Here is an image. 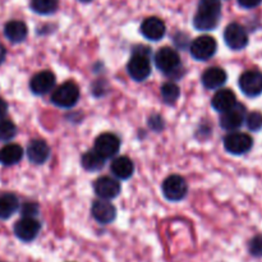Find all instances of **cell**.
<instances>
[{
  "label": "cell",
  "instance_id": "8fae6325",
  "mask_svg": "<svg viewBox=\"0 0 262 262\" xmlns=\"http://www.w3.org/2000/svg\"><path fill=\"white\" fill-rule=\"evenodd\" d=\"M120 148V140L113 133H102L95 141V151L107 159L117 155Z\"/></svg>",
  "mask_w": 262,
  "mask_h": 262
},
{
  "label": "cell",
  "instance_id": "1f68e13d",
  "mask_svg": "<svg viewBox=\"0 0 262 262\" xmlns=\"http://www.w3.org/2000/svg\"><path fill=\"white\" fill-rule=\"evenodd\" d=\"M7 112H8L7 102H5L3 99H0V120L4 119V117L7 115Z\"/></svg>",
  "mask_w": 262,
  "mask_h": 262
},
{
  "label": "cell",
  "instance_id": "ba28073f",
  "mask_svg": "<svg viewBox=\"0 0 262 262\" xmlns=\"http://www.w3.org/2000/svg\"><path fill=\"white\" fill-rule=\"evenodd\" d=\"M224 40L232 50H242L247 46L248 35L241 25L230 23L224 31Z\"/></svg>",
  "mask_w": 262,
  "mask_h": 262
},
{
  "label": "cell",
  "instance_id": "f1b7e54d",
  "mask_svg": "<svg viewBox=\"0 0 262 262\" xmlns=\"http://www.w3.org/2000/svg\"><path fill=\"white\" fill-rule=\"evenodd\" d=\"M248 248H250L251 255L256 256V257L262 256V235L258 234L256 237H253L252 241L250 242Z\"/></svg>",
  "mask_w": 262,
  "mask_h": 262
},
{
  "label": "cell",
  "instance_id": "5bb4252c",
  "mask_svg": "<svg viewBox=\"0 0 262 262\" xmlns=\"http://www.w3.org/2000/svg\"><path fill=\"white\" fill-rule=\"evenodd\" d=\"M55 81L56 79L53 72H38V73L35 74V76L32 77V79H31L30 89L35 95H45L53 90Z\"/></svg>",
  "mask_w": 262,
  "mask_h": 262
},
{
  "label": "cell",
  "instance_id": "836d02e7",
  "mask_svg": "<svg viewBox=\"0 0 262 262\" xmlns=\"http://www.w3.org/2000/svg\"><path fill=\"white\" fill-rule=\"evenodd\" d=\"M79 2H82V3H90V2H91V0H79Z\"/></svg>",
  "mask_w": 262,
  "mask_h": 262
},
{
  "label": "cell",
  "instance_id": "52a82bcc",
  "mask_svg": "<svg viewBox=\"0 0 262 262\" xmlns=\"http://www.w3.org/2000/svg\"><path fill=\"white\" fill-rule=\"evenodd\" d=\"M163 193L169 201H181L186 197L188 192V186H187L184 178L181 176H170L164 181L163 183Z\"/></svg>",
  "mask_w": 262,
  "mask_h": 262
},
{
  "label": "cell",
  "instance_id": "8992f818",
  "mask_svg": "<svg viewBox=\"0 0 262 262\" xmlns=\"http://www.w3.org/2000/svg\"><path fill=\"white\" fill-rule=\"evenodd\" d=\"M252 138L247 133L233 132L224 138V147L233 155H243L252 147Z\"/></svg>",
  "mask_w": 262,
  "mask_h": 262
},
{
  "label": "cell",
  "instance_id": "2e32d148",
  "mask_svg": "<svg viewBox=\"0 0 262 262\" xmlns=\"http://www.w3.org/2000/svg\"><path fill=\"white\" fill-rule=\"evenodd\" d=\"M91 212L94 219L100 224H110L117 217V209L114 207V205L105 200L94 202Z\"/></svg>",
  "mask_w": 262,
  "mask_h": 262
},
{
  "label": "cell",
  "instance_id": "5b68a950",
  "mask_svg": "<svg viewBox=\"0 0 262 262\" xmlns=\"http://www.w3.org/2000/svg\"><path fill=\"white\" fill-rule=\"evenodd\" d=\"M155 64L159 71L165 74H171L181 67V56L174 49L163 48L156 53Z\"/></svg>",
  "mask_w": 262,
  "mask_h": 262
},
{
  "label": "cell",
  "instance_id": "9a60e30c",
  "mask_svg": "<svg viewBox=\"0 0 262 262\" xmlns=\"http://www.w3.org/2000/svg\"><path fill=\"white\" fill-rule=\"evenodd\" d=\"M166 27L165 23L158 17L146 18L141 25V33L145 36L147 40L159 41L165 36Z\"/></svg>",
  "mask_w": 262,
  "mask_h": 262
},
{
  "label": "cell",
  "instance_id": "d4e9b609",
  "mask_svg": "<svg viewBox=\"0 0 262 262\" xmlns=\"http://www.w3.org/2000/svg\"><path fill=\"white\" fill-rule=\"evenodd\" d=\"M31 9L37 14H53L58 9V0H31Z\"/></svg>",
  "mask_w": 262,
  "mask_h": 262
},
{
  "label": "cell",
  "instance_id": "d6a6232c",
  "mask_svg": "<svg viewBox=\"0 0 262 262\" xmlns=\"http://www.w3.org/2000/svg\"><path fill=\"white\" fill-rule=\"evenodd\" d=\"M5 56H7V50H5L4 46L0 43V64L5 60Z\"/></svg>",
  "mask_w": 262,
  "mask_h": 262
},
{
  "label": "cell",
  "instance_id": "6da1fadb",
  "mask_svg": "<svg viewBox=\"0 0 262 262\" xmlns=\"http://www.w3.org/2000/svg\"><path fill=\"white\" fill-rule=\"evenodd\" d=\"M222 4L219 0H200L199 10L193 18V26L199 31H211L219 25Z\"/></svg>",
  "mask_w": 262,
  "mask_h": 262
},
{
  "label": "cell",
  "instance_id": "44dd1931",
  "mask_svg": "<svg viewBox=\"0 0 262 262\" xmlns=\"http://www.w3.org/2000/svg\"><path fill=\"white\" fill-rule=\"evenodd\" d=\"M27 26L22 20H10L4 27V35L10 42H22L27 37Z\"/></svg>",
  "mask_w": 262,
  "mask_h": 262
},
{
  "label": "cell",
  "instance_id": "e0dca14e",
  "mask_svg": "<svg viewBox=\"0 0 262 262\" xmlns=\"http://www.w3.org/2000/svg\"><path fill=\"white\" fill-rule=\"evenodd\" d=\"M49 156H50V147L46 145L45 141L33 140L27 146V158L32 164L41 165L48 160Z\"/></svg>",
  "mask_w": 262,
  "mask_h": 262
},
{
  "label": "cell",
  "instance_id": "cb8c5ba5",
  "mask_svg": "<svg viewBox=\"0 0 262 262\" xmlns=\"http://www.w3.org/2000/svg\"><path fill=\"white\" fill-rule=\"evenodd\" d=\"M105 161L106 159L102 158L100 154H97L96 151H87L83 156H82V166H83L86 170L89 171H97L100 169L104 168Z\"/></svg>",
  "mask_w": 262,
  "mask_h": 262
},
{
  "label": "cell",
  "instance_id": "484cf974",
  "mask_svg": "<svg viewBox=\"0 0 262 262\" xmlns=\"http://www.w3.org/2000/svg\"><path fill=\"white\" fill-rule=\"evenodd\" d=\"M160 91H161V97H163V100L169 105L176 104L177 100H178L179 96H181V90H179V87L177 86L176 83H171V82H168V83L163 84Z\"/></svg>",
  "mask_w": 262,
  "mask_h": 262
},
{
  "label": "cell",
  "instance_id": "83f0119b",
  "mask_svg": "<svg viewBox=\"0 0 262 262\" xmlns=\"http://www.w3.org/2000/svg\"><path fill=\"white\" fill-rule=\"evenodd\" d=\"M246 123H247L248 129L252 132H257L262 129V114L258 112H252L246 118Z\"/></svg>",
  "mask_w": 262,
  "mask_h": 262
},
{
  "label": "cell",
  "instance_id": "277c9868",
  "mask_svg": "<svg viewBox=\"0 0 262 262\" xmlns=\"http://www.w3.org/2000/svg\"><path fill=\"white\" fill-rule=\"evenodd\" d=\"M217 43L214 37H211V36H200L196 40H193L189 50H191V55L196 60L205 61L209 60L210 58L215 55Z\"/></svg>",
  "mask_w": 262,
  "mask_h": 262
},
{
  "label": "cell",
  "instance_id": "30bf717a",
  "mask_svg": "<svg viewBox=\"0 0 262 262\" xmlns=\"http://www.w3.org/2000/svg\"><path fill=\"white\" fill-rule=\"evenodd\" d=\"M40 229V222H37L35 217H22L14 225L15 235L18 239L23 241V242H31L35 239Z\"/></svg>",
  "mask_w": 262,
  "mask_h": 262
},
{
  "label": "cell",
  "instance_id": "3957f363",
  "mask_svg": "<svg viewBox=\"0 0 262 262\" xmlns=\"http://www.w3.org/2000/svg\"><path fill=\"white\" fill-rule=\"evenodd\" d=\"M79 100V89L74 82L68 81L58 87L51 95V101L54 105L59 107H69L74 106Z\"/></svg>",
  "mask_w": 262,
  "mask_h": 262
},
{
  "label": "cell",
  "instance_id": "ac0fdd59",
  "mask_svg": "<svg viewBox=\"0 0 262 262\" xmlns=\"http://www.w3.org/2000/svg\"><path fill=\"white\" fill-rule=\"evenodd\" d=\"M211 105L216 112L225 113L237 105V97H235L234 92L230 91V90H219V91L214 95V97H212Z\"/></svg>",
  "mask_w": 262,
  "mask_h": 262
},
{
  "label": "cell",
  "instance_id": "9c48e42d",
  "mask_svg": "<svg viewBox=\"0 0 262 262\" xmlns=\"http://www.w3.org/2000/svg\"><path fill=\"white\" fill-rule=\"evenodd\" d=\"M239 87L245 95L256 97L262 94V73L258 71H247L241 76Z\"/></svg>",
  "mask_w": 262,
  "mask_h": 262
},
{
  "label": "cell",
  "instance_id": "ffe728a7",
  "mask_svg": "<svg viewBox=\"0 0 262 262\" xmlns=\"http://www.w3.org/2000/svg\"><path fill=\"white\" fill-rule=\"evenodd\" d=\"M112 173L114 174L117 178L119 179H128L133 176V171H135V164L127 156H119V158L114 159L112 163Z\"/></svg>",
  "mask_w": 262,
  "mask_h": 262
},
{
  "label": "cell",
  "instance_id": "4316f807",
  "mask_svg": "<svg viewBox=\"0 0 262 262\" xmlns=\"http://www.w3.org/2000/svg\"><path fill=\"white\" fill-rule=\"evenodd\" d=\"M17 135V127L13 122L8 119L0 120V141L7 142V141L13 140Z\"/></svg>",
  "mask_w": 262,
  "mask_h": 262
},
{
  "label": "cell",
  "instance_id": "4dcf8cb0",
  "mask_svg": "<svg viewBox=\"0 0 262 262\" xmlns=\"http://www.w3.org/2000/svg\"><path fill=\"white\" fill-rule=\"evenodd\" d=\"M261 2L262 0H238V3H239L243 8H247V9L257 7V5L261 4Z\"/></svg>",
  "mask_w": 262,
  "mask_h": 262
},
{
  "label": "cell",
  "instance_id": "4fadbf2b",
  "mask_svg": "<svg viewBox=\"0 0 262 262\" xmlns=\"http://www.w3.org/2000/svg\"><path fill=\"white\" fill-rule=\"evenodd\" d=\"M95 193L102 200H113L120 193V184L110 177H101L94 184Z\"/></svg>",
  "mask_w": 262,
  "mask_h": 262
},
{
  "label": "cell",
  "instance_id": "7402d4cb",
  "mask_svg": "<svg viewBox=\"0 0 262 262\" xmlns=\"http://www.w3.org/2000/svg\"><path fill=\"white\" fill-rule=\"evenodd\" d=\"M22 156V147L15 145V143H10V145H7L3 148H0V163L3 165H14V164L19 163Z\"/></svg>",
  "mask_w": 262,
  "mask_h": 262
},
{
  "label": "cell",
  "instance_id": "7a4b0ae2",
  "mask_svg": "<svg viewBox=\"0 0 262 262\" xmlns=\"http://www.w3.org/2000/svg\"><path fill=\"white\" fill-rule=\"evenodd\" d=\"M148 55H150V51L143 46H141L138 50H135L133 56L127 64V71L130 78L137 82H142L148 78L151 74V63L148 60Z\"/></svg>",
  "mask_w": 262,
  "mask_h": 262
},
{
  "label": "cell",
  "instance_id": "f546056e",
  "mask_svg": "<svg viewBox=\"0 0 262 262\" xmlns=\"http://www.w3.org/2000/svg\"><path fill=\"white\" fill-rule=\"evenodd\" d=\"M20 214L23 217H35L38 214V206L35 202H27L20 209Z\"/></svg>",
  "mask_w": 262,
  "mask_h": 262
},
{
  "label": "cell",
  "instance_id": "603a6c76",
  "mask_svg": "<svg viewBox=\"0 0 262 262\" xmlns=\"http://www.w3.org/2000/svg\"><path fill=\"white\" fill-rule=\"evenodd\" d=\"M18 199L12 193L0 196V219H8L18 210Z\"/></svg>",
  "mask_w": 262,
  "mask_h": 262
},
{
  "label": "cell",
  "instance_id": "7c38bea8",
  "mask_svg": "<svg viewBox=\"0 0 262 262\" xmlns=\"http://www.w3.org/2000/svg\"><path fill=\"white\" fill-rule=\"evenodd\" d=\"M246 109L243 105L237 104L228 112L222 113L220 117V125L225 130H235L245 123Z\"/></svg>",
  "mask_w": 262,
  "mask_h": 262
},
{
  "label": "cell",
  "instance_id": "d6986e66",
  "mask_svg": "<svg viewBox=\"0 0 262 262\" xmlns=\"http://www.w3.org/2000/svg\"><path fill=\"white\" fill-rule=\"evenodd\" d=\"M227 78L228 76L224 69L219 67H212V68L206 69L202 74V84L209 90H216L227 82Z\"/></svg>",
  "mask_w": 262,
  "mask_h": 262
}]
</instances>
